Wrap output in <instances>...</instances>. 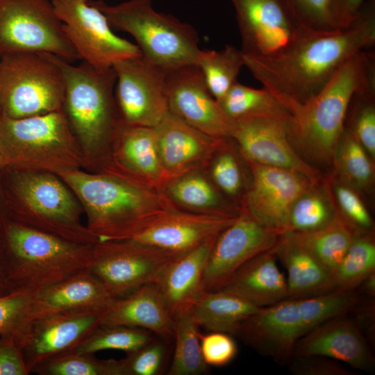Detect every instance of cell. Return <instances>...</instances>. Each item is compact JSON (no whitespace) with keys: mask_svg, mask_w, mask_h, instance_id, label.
Returning a JSON list of instances; mask_svg holds the SVG:
<instances>
[{"mask_svg":"<svg viewBox=\"0 0 375 375\" xmlns=\"http://www.w3.org/2000/svg\"><path fill=\"white\" fill-rule=\"evenodd\" d=\"M375 44V11L363 7L347 28L307 31L272 58L244 54V66L294 115L310 102L351 56Z\"/></svg>","mask_w":375,"mask_h":375,"instance_id":"cell-1","label":"cell"},{"mask_svg":"<svg viewBox=\"0 0 375 375\" xmlns=\"http://www.w3.org/2000/svg\"><path fill=\"white\" fill-rule=\"evenodd\" d=\"M0 184L8 219L71 242H98L83 222L80 201L57 174L8 165Z\"/></svg>","mask_w":375,"mask_h":375,"instance_id":"cell-2","label":"cell"},{"mask_svg":"<svg viewBox=\"0 0 375 375\" xmlns=\"http://www.w3.org/2000/svg\"><path fill=\"white\" fill-rule=\"evenodd\" d=\"M58 176L80 201L85 225L98 241L126 240L172 208L143 185L112 174L78 169Z\"/></svg>","mask_w":375,"mask_h":375,"instance_id":"cell-3","label":"cell"},{"mask_svg":"<svg viewBox=\"0 0 375 375\" xmlns=\"http://www.w3.org/2000/svg\"><path fill=\"white\" fill-rule=\"evenodd\" d=\"M65 81L62 110L81 148L83 169L101 172L119 123L115 99L113 67L97 69L59 58Z\"/></svg>","mask_w":375,"mask_h":375,"instance_id":"cell-4","label":"cell"},{"mask_svg":"<svg viewBox=\"0 0 375 375\" xmlns=\"http://www.w3.org/2000/svg\"><path fill=\"white\" fill-rule=\"evenodd\" d=\"M373 88L375 55L363 50L348 59L326 87L290 118L288 132L292 146L317 161L333 158L353 95Z\"/></svg>","mask_w":375,"mask_h":375,"instance_id":"cell-5","label":"cell"},{"mask_svg":"<svg viewBox=\"0 0 375 375\" xmlns=\"http://www.w3.org/2000/svg\"><path fill=\"white\" fill-rule=\"evenodd\" d=\"M5 274L16 290L33 293L89 268L94 244L71 242L6 219L0 224Z\"/></svg>","mask_w":375,"mask_h":375,"instance_id":"cell-6","label":"cell"},{"mask_svg":"<svg viewBox=\"0 0 375 375\" xmlns=\"http://www.w3.org/2000/svg\"><path fill=\"white\" fill-rule=\"evenodd\" d=\"M89 1L104 14L111 26L131 35L141 55L151 62L167 71L196 65L201 49L195 28L156 10L151 0H127L115 5Z\"/></svg>","mask_w":375,"mask_h":375,"instance_id":"cell-7","label":"cell"},{"mask_svg":"<svg viewBox=\"0 0 375 375\" xmlns=\"http://www.w3.org/2000/svg\"><path fill=\"white\" fill-rule=\"evenodd\" d=\"M0 142L9 165L56 174L83 169L84 159L62 110L20 119L0 115Z\"/></svg>","mask_w":375,"mask_h":375,"instance_id":"cell-8","label":"cell"},{"mask_svg":"<svg viewBox=\"0 0 375 375\" xmlns=\"http://www.w3.org/2000/svg\"><path fill=\"white\" fill-rule=\"evenodd\" d=\"M64 93L59 57L43 52L0 56L1 115L20 119L62 110Z\"/></svg>","mask_w":375,"mask_h":375,"instance_id":"cell-9","label":"cell"},{"mask_svg":"<svg viewBox=\"0 0 375 375\" xmlns=\"http://www.w3.org/2000/svg\"><path fill=\"white\" fill-rule=\"evenodd\" d=\"M43 52L67 62L80 59L51 0H0V56Z\"/></svg>","mask_w":375,"mask_h":375,"instance_id":"cell-10","label":"cell"},{"mask_svg":"<svg viewBox=\"0 0 375 375\" xmlns=\"http://www.w3.org/2000/svg\"><path fill=\"white\" fill-rule=\"evenodd\" d=\"M80 59L99 70L141 55L138 46L111 30L104 14L88 0L51 1Z\"/></svg>","mask_w":375,"mask_h":375,"instance_id":"cell-11","label":"cell"},{"mask_svg":"<svg viewBox=\"0 0 375 375\" xmlns=\"http://www.w3.org/2000/svg\"><path fill=\"white\" fill-rule=\"evenodd\" d=\"M115 99L119 122L155 127L169 111L167 70L142 55L117 62Z\"/></svg>","mask_w":375,"mask_h":375,"instance_id":"cell-12","label":"cell"},{"mask_svg":"<svg viewBox=\"0 0 375 375\" xmlns=\"http://www.w3.org/2000/svg\"><path fill=\"white\" fill-rule=\"evenodd\" d=\"M174 256L130 240L98 241L94 244L90 271L114 298L155 283Z\"/></svg>","mask_w":375,"mask_h":375,"instance_id":"cell-13","label":"cell"},{"mask_svg":"<svg viewBox=\"0 0 375 375\" xmlns=\"http://www.w3.org/2000/svg\"><path fill=\"white\" fill-rule=\"evenodd\" d=\"M242 38L243 53L272 58L284 52L306 31L286 0H231Z\"/></svg>","mask_w":375,"mask_h":375,"instance_id":"cell-14","label":"cell"},{"mask_svg":"<svg viewBox=\"0 0 375 375\" xmlns=\"http://www.w3.org/2000/svg\"><path fill=\"white\" fill-rule=\"evenodd\" d=\"M283 233L263 226L246 210L238 214L216 238L204 273L206 290H221L245 262L272 249Z\"/></svg>","mask_w":375,"mask_h":375,"instance_id":"cell-15","label":"cell"},{"mask_svg":"<svg viewBox=\"0 0 375 375\" xmlns=\"http://www.w3.org/2000/svg\"><path fill=\"white\" fill-rule=\"evenodd\" d=\"M238 215L227 212L188 213L171 208L126 240L176 256L217 235Z\"/></svg>","mask_w":375,"mask_h":375,"instance_id":"cell-16","label":"cell"},{"mask_svg":"<svg viewBox=\"0 0 375 375\" xmlns=\"http://www.w3.org/2000/svg\"><path fill=\"white\" fill-rule=\"evenodd\" d=\"M169 111L213 137L231 138L233 121L210 92L200 69L188 65L167 71Z\"/></svg>","mask_w":375,"mask_h":375,"instance_id":"cell-17","label":"cell"},{"mask_svg":"<svg viewBox=\"0 0 375 375\" xmlns=\"http://www.w3.org/2000/svg\"><path fill=\"white\" fill-rule=\"evenodd\" d=\"M290 117H253L233 121L231 138L250 162L298 172L316 182V170L300 158L289 140Z\"/></svg>","mask_w":375,"mask_h":375,"instance_id":"cell-18","label":"cell"},{"mask_svg":"<svg viewBox=\"0 0 375 375\" xmlns=\"http://www.w3.org/2000/svg\"><path fill=\"white\" fill-rule=\"evenodd\" d=\"M250 162L253 184L246 210L263 226L284 233L293 204L315 182L298 172Z\"/></svg>","mask_w":375,"mask_h":375,"instance_id":"cell-19","label":"cell"},{"mask_svg":"<svg viewBox=\"0 0 375 375\" xmlns=\"http://www.w3.org/2000/svg\"><path fill=\"white\" fill-rule=\"evenodd\" d=\"M297 299L261 308L240 326L234 336L263 356L286 364L297 341L306 335Z\"/></svg>","mask_w":375,"mask_h":375,"instance_id":"cell-20","label":"cell"},{"mask_svg":"<svg viewBox=\"0 0 375 375\" xmlns=\"http://www.w3.org/2000/svg\"><path fill=\"white\" fill-rule=\"evenodd\" d=\"M101 312L58 313L31 321L22 348L28 370L59 354L74 350L100 324Z\"/></svg>","mask_w":375,"mask_h":375,"instance_id":"cell-21","label":"cell"},{"mask_svg":"<svg viewBox=\"0 0 375 375\" xmlns=\"http://www.w3.org/2000/svg\"><path fill=\"white\" fill-rule=\"evenodd\" d=\"M142 184L166 178L153 128L119 122L112 141L108 160L101 172Z\"/></svg>","mask_w":375,"mask_h":375,"instance_id":"cell-22","label":"cell"},{"mask_svg":"<svg viewBox=\"0 0 375 375\" xmlns=\"http://www.w3.org/2000/svg\"><path fill=\"white\" fill-rule=\"evenodd\" d=\"M344 316L331 319L302 336L295 343L292 356H326L353 369L373 373L375 358L371 346L353 322Z\"/></svg>","mask_w":375,"mask_h":375,"instance_id":"cell-23","label":"cell"},{"mask_svg":"<svg viewBox=\"0 0 375 375\" xmlns=\"http://www.w3.org/2000/svg\"><path fill=\"white\" fill-rule=\"evenodd\" d=\"M115 299L106 287L87 268L35 292L31 318L32 321L58 313L103 312Z\"/></svg>","mask_w":375,"mask_h":375,"instance_id":"cell-24","label":"cell"},{"mask_svg":"<svg viewBox=\"0 0 375 375\" xmlns=\"http://www.w3.org/2000/svg\"><path fill=\"white\" fill-rule=\"evenodd\" d=\"M153 128L167 178L184 173L224 144V138L207 135L169 111Z\"/></svg>","mask_w":375,"mask_h":375,"instance_id":"cell-25","label":"cell"},{"mask_svg":"<svg viewBox=\"0 0 375 375\" xmlns=\"http://www.w3.org/2000/svg\"><path fill=\"white\" fill-rule=\"evenodd\" d=\"M99 324L145 329L168 343L174 339V318L154 283L115 298L102 312Z\"/></svg>","mask_w":375,"mask_h":375,"instance_id":"cell-26","label":"cell"},{"mask_svg":"<svg viewBox=\"0 0 375 375\" xmlns=\"http://www.w3.org/2000/svg\"><path fill=\"white\" fill-rule=\"evenodd\" d=\"M217 236L174 257L158 276L154 283L173 317L179 312L191 308L206 290V266Z\"/></svg>","mask_w":375,"mask_h":375,"instance_id":"cell-27","label":"cell"},{"mask_svg":"<svg viewBox=\"0 0 375 375\" xmlns=\"http://www.w3.org/2000/svg\"><path fill=\"white\" fill-rule=\"evenodd\" d=\"M276 260L274 248L254 256L234 272L221 290L260 308L288 299L287 281Z\"/></svg>","mask_w":375,"mask_h":375,"instance_id":"cell-28","label":"cell"},{"mask_svg":"<svg viewBox=\"0 0 375 375\" xmlns=\"http://www.w3.org/2000/svg\"><path fill=\"white\" fill-rule=\"evenodd\" d=\"M274 251L287 271L290 299L308 298L335 290L332 275L288 231L281 235Z\"/></svg>","mask_w":375,"mask_h":375,"instance_id":"cell-29","label":"cell"},{"mask_svg":"<svg viewBox=\"0 0 375 375\" xmlns=\"http://www.w3.org/2000/svg\"><path fill=\"white\" fill-rule=\"evenodd\" d=\"M259 309L245 299L221 290H205L191 306L192 317L199 327L232 336L242 323Z\"/></svg>","mask_w":375,"mask_h":375,"instance_id":"cell-30","label":"cell"},{"mask_svg":"<svg viewBox=\"0 0 375 375\" xmlns=\"http://www.w3.org/2000/svg\"><path fill=\"white\" fill-rule=\"evenodd\" d=\"M289 232L333 275L359 231L344 218L336 215L331 222L319 229L306 233Z\"/></svg>","mask_w":375,"mask_h":375,"instance_id":"cell-31","label":"cell"},{"mask_svg":"<svg viewBox=\"0 0 375 375\" xmlns=\"http://www.w3.org/2000/svg\"><path fill=\"white\" fill-rule=\"evenodd\" d=\"M175 348L168 375H199L208 371L201 350L199 326L191 308L174 316Z\"/></svg>","mask_w":375,"mask_h":375,"instance_id":"cell-32","label":"cell"},{"mask_svg":"<svg viewBox=\"0 0 375 375\" xmlns=\"http://www.w3.org/2000/svg\"><path fill=\"white\" fill-rule=\"evenodd\" d=\"M217 102L232 121L253 117H292L287 108L265 88L255 89L238 81Z\"/></svg>","mask_w":375,"mask_h":375,"instance_id":"cell-33","label":"cell"},{"mask_svg":"<svg viewBox=\"0 0 375 375\" xmlns=\"http://www.w3.org/2000/svg\"><path fill=\"white\" fill-rule=\"evenodd\" d=\"M196 65L200 69L212 97L219 101L238 81L244 66V53L233 45L221 51L200 50Z\"/></svg>","mask_w":375,"mask_h":375,"instance_id":"cell-34","label":"cell"},{"mask_svg":"<svg viewBox=\"0 0 375 375\" xmlns=\"http://www.w3.org/2000/svg\"><path fill=\"white\" fill-rule=\"evenodd\" d=\"M374 271V242L368 235L358 232L333 273L335 290H356L361 282Z\"/></svg>","mask_w":375,"mask_h":375,"instance_id":"cell-35","label":"cell"},{"mask_svg":"<svg viewBox=\"0 0 375 375\" xmlns=\"http://www.w3.org/2000/svg\"><path fill=\"white\" fill-rule=\"evenodd\" d=\"M150 331L123 325L99 324L75 348L81 353L94 354L104 350L133 351L154 340Z\"/></svg>","mask_w":375,"mask_h":375,"instance_id":"cell-36","label":"cell"},{"mask_svg":"<svg viewBox=\"0 0 375 375\" xmlns=\"http://www.w3.org/2000/svg\"><path fill=\"white\" fill-rule=\"evenodd\" d=\"M74 350L52 357L31 371L39 375H119L118 360L99 359Z\"/></svg>","mask_w":375,"mask_h":375,"instance_id":"cell-37","label":"cell"},{"mask_svg":"<svg viewBox=\"0 0 375 375\" xmlns=\"http://www.w3.org/2000/svg\"><path fill=\"white\" fill-rule=\"evenodd\" d=\"M333 158L339 171L354 185L366 187L372 182L373 169L366 151L349 129L344 128Z\"/></svg>","mask_w":375,"mask_h":375,"instance_id":"cell-38","label":"cell"},{"mask_svg":"<svg viewBox=\"0 0 375 375\" xmlns=\"http://www.w3.org/2000/svg\"><path fill=\"white\" fill-rule=\"evenodd\" d=\"M336 215L328 199L311 188L293 204L289 215L288 231H312L328 224Z\"/></svg>","mask_w":375,"mask_h":375,"instance_id":"cell-39","label":"cell"},{"mask_svg":"<svg viewBox=\"0 0 375 375\" xmlns=\"http://www.w3.org/2000/svg\"><path fill=\"white\" fill-rule=\"evenodd\" d=\"M33 294L16 290L0 297V337L14 338L22 344L31 322Z\"/></svg>","mask_w":375,"mask_h":375,"instance_id":"cell-40","label":"cell"},{"mask_svg":"<svg viewBox=\"0 0 375 375\" xmlns=\"http://www.w3.org/2000/svg\"><path fill=\"white\" fill-rule=\"evenodd\" d=\"M169 343L160 338L127 353L118 360L119 375H158L165 366Z\"/></svg>","mask_w":375,"mask_h":375,"instance_id":"cell-41","label":"cell"},{"mask_svg":"<svg viewBox=\"0 0 375 375\" xmlns=\"http://www.w3.org/2000/svg\"><path fill=\"white\" fill-rule=\"evenodd\" d=\"M168 190L172 198L188 208L205 212H222L213 209L219 201L217 194L201 176L191 174L181 177L174 181Z\"/></svg>","mask_w":375,"mask_h":375,"instance_id":"cell-42","label":"cell"},{"mask_svg":"<svg viewBox=\"0 0 375 375\" xmlns=\"http://www.w3.org/2000/svg\"><path fill=\"white\" fill-rule=\"evenodd\" d=\"M375 89L357 92L358 105L349 129L372 156H375Z\"/></svg>","mask_w":375,"mask_h":375,"instance_id":"cell-43","label":"cell"},{"mask_svg":"<svg viewBox=\"0 0 375 375\" xmlns=\"http://www.w3.org/2000/svg\"><path fill=\"white\" fill-rule=\"evenodd\" d=\"M294 17L305 29L329 31L338 28L331 0H286Z\"/></svg>","mask_w":375,"mask_h":375,"instance_id":"cell-44","label":"cell"},{"mask_svg":"<svg viewBox=\"0 0 375 375\" xmlns=\"http://www.w3.org/2000/svg\"><path fill=\"white\" fill-rule=\"evenodd\" d=\"M203 359L207 365L224 367L233 360L238 347L232 335L222 332H210L200 335Z\"/></svg>","mask_w":375,"mask_h":375,"instance_id":"cell-45","label":"cell"},{"mask_svg":"<svg viewBox=\"0 0 375 375\" xmlns=\"http://www.w3.org/2000/svg\"><path fill=\"white\" fill-rule=\"evenodd\" d=\"M285 365L294 375L354 374L340 362L323 356H292Z\"/></svg>","mask_w":375,"mask_h":375,"instance_id":"cell-46","label":"cell"},{"mask_svg":"<svg viewBox=\"0 0 375 375\" xmlns=\"http://www.w3.org/2000/svg\"><path fill=\"white\" fill-rule=\"evenodd\" d=\"M335 195L345 220L359 232L372 228L371 217L358 195L344 185L335 188Z\"/></svg>","mask_w":375,"mask_h":375,"instance_id":"cell-47","label":"cell"},{"mask_svg":"<svg viewBox=\"0 0 375 375\" xmlns=\"http://www.w3.org/2000/svg\"><path fill=\"white\" fill-rule=\"evenodd\" d=\"M212 176L218 187L228 194L235 195L241 188L240 170L229 152H223L217 157L212 167Z\"/></svg>","mask_w":375,"mask_h":375,"instance_id":"cell-48","label":"cell"},{"mask_svg":"<svg viewBox=\"0 0 375 375\" xmlns=\"http://www.w3.org/2000/svg\"><path fill=\"white\" fill-rule=\"evenodd\" d=\"M22 344L12 338L0 337V375H28Z\"/></svg>","mask_w":375,"mask_h":375,"instance_id":"cell-49","label":"cell"},{"mask_svg":"<svg viewBox=\"0 0 375 375\" xmlns=\"http://www.w3.org/2000/svg\"><path fill=\"white\" fill-rule=\"evenodd\" d=\"M363 297L351 310L354 318L351 320L369 343L375 338V303L374 298Z\"/></svg>","mask_w":375,"mask_h":375,"instance_id":"cell-50","label":"cell"},{"mask_svg":"<svg viewBox=\"0 0 375 375\" xmlns=\"http://www.w3.org/2000/svg\"><path fill=\"white\" fill-rule=\"evenodd\" d=\"M365 0H331L333 16L339 29L351 26L360 16Z\"/></svg>","mask_w":375,"mask_h":375,"instance_id":"cell-51","label":"cell"},{"mask_svg":"<svg viewBox=\"0 0 375 375\" xmlns=\"http://www.w3.org/2000/svg\"><path fill=\"white\" fill-rule=\"evenodd\" d=\"M15 290L8 282L5 274L0 238V297L6 295Z\"/></svg>","mask_w":375,"mask_h":375,"instance_id":"cell-52","label":"cell"},{"mask_svg":"<svg viewBox=\"0 0 375 375\" xmlns=\"http://www.w3.org/2000/svg\"><path fill=\"white\" fill-rule=\"evenodd\" d=\"M358 288L367 297L374 298L375 297V271L369 274L360 284Z\"/></svg>","mask_w":375,"mask_h":375,"instance_id":"cell-53","label":"cell"},{"mask_svg":"<svg viewBox=\"0 0 375 375\" xmlns=\"http://www.w3.org/2000/svg\"><path fill=\"white\" fill-rule=\"evenodd\" d=\"M6 219L8 217L0 184V224Z\"/></svg>","mask_w":375,"mask_h":375,"instance_id":"cell-54","label":"cell"},{"mask_svg":"<svg viewBox=\"0 0 375 375\" xmlns=\"http://www.w3.org/2000/svg\"><path fill=\"white\" fill-rule=\"evenodd\" d=\"M8 165H9V162L3 148L0 142V172Z\"/></svg>","mask_w":375,"mask_h":375,"instance_id":"cell-55","label":"cell"},{"mask_svg":"<svg viewBox=\"0 0 375 375\" xmlns=\"http://www.w3.org/2000/svg\"><path fill=\"white\" fill-rule=\"evenodd\" d=\"M51 1H53V0H51ZM88 1H92V0H88Z\"/></svg>","mask_w":375,"mask_h":375,"instance_id":"cell-56","label":"cell"},{"mask_svg":"<svg viewBox=\"0 0 375 375\" xmlns=\"http://www.w3.org/2000/svg\"><path fill=\"white\" fill-rule=\"evenodd\" d=\"M0 115H1V110H0Z\"/></svg>","mask_w":375,"mask_h":375,"instance_id":"cell-57","label":"cell"}]
</instances>
